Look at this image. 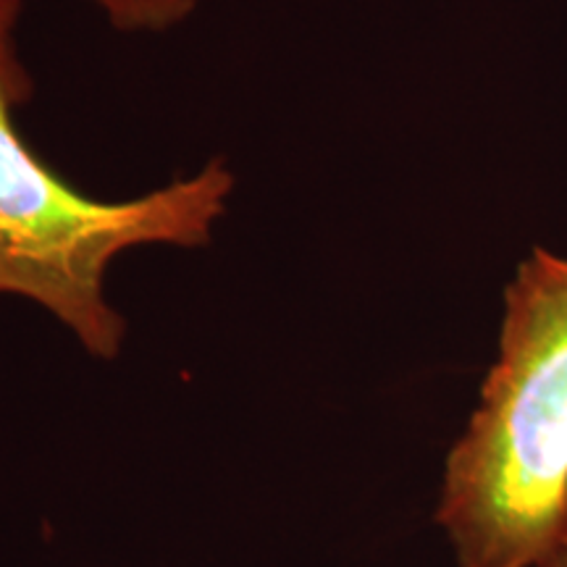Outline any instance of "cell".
<instances>
[{
    "instance_id": "obj_1",
    "label": "cell",
    "mask_w": 567,
    "mask_h": 567,
    "mask_svg": "<svg viewBox=\"0 0 567 567\" xmlns=\"http://www.w3.org/2000/svg\"><path fill=\"white\" fill-rule=\"evenodd\" d=\"M436 523L455 567H538L567 530V258L538 247L507 284L494 363L446 452Z\"/></svg>"
},
{
    "instance_id": "obj_2",
    "label": "cell",
    "mask_w": 567,
    "mask_h": 567,
    "mask_svg": "<svg viewBox=\"0 0 567 567\" xmlns=\"http://www.w3.org/2000/svg\"><path fill=\"white\" fill-rule=\"evenodd\" d=\"M17 13L0 17V295L42 305L92 358L122 352L126 323L105 300V271L137 245L203 247L221 218L234 176L213 161L189 179L134 200H92L38 158L13 124L30 92L11 53Z\"/></svg>"
},
{
    "instance_id": "obj_3",
    "label": "cell",
    "mask_w": 567,
    "mask_h": 567,
    "mask_svg": "<svg viewBox=\"0 0 567 567\" xmlns=\"http://www.w3.org/2000/svg\"><path fill=\"white\" fill-rule=\"evenodd\" d=\"M118 30H166L193 13L197 0H95Z\"/></svg>"
},
{
    "instance_id": "obj_4",
    "label": "cell",
    "mask_w": 567,
    "mask_h": 567,
    "mask_svg": "<svg viewBox=\"0 0 567 567\" xmlns=\"http://www.w3.org/2000/svg\"><path fill=\"white\" fill-rule=\"evenodd\" d=\"M538 567H567V530L559 536V542L551 547L549 555L538 563Z\"/></svg>"
},
{
    "instance_id": "obj_5",
    "label": "cell",
    "mask_w": 567,
    "mask_h": 567,
    "mask_svg": "<svg viewBox=\"0 0 567 567\" xmlns=\"http://www.w3.org/2000/svg\"><path fill=\"white\" fill-rule=\"evenodd\" d=\"M19 0H0V13H17Z\"/></svg>"
}]
</instances>
